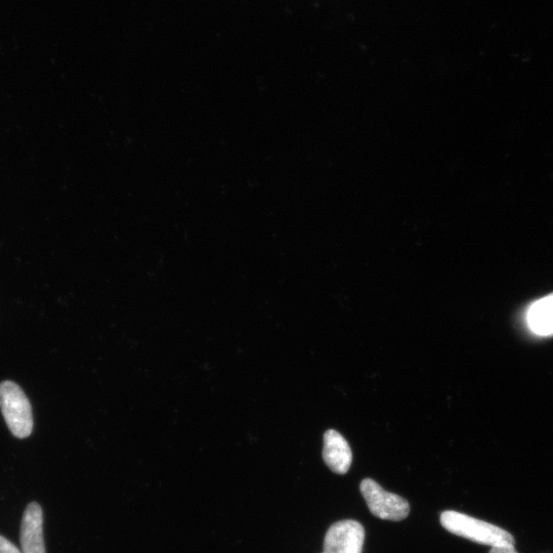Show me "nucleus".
<instances>
[{"label": "nucleus", "mask_w": 553, "mask_h": 553, "mask_svg": "<svg viewBox=\"0 0 553 553\" xmlns=\"http://www.w3.org/2000/svg\"><path fill=\"white\" fill-rule=\"evenodd\" d=\"M441 524L454 535L491 547L516 544L514 536L502 528L453 510L441 515Z\"/></svg>", "instance_id": "f257e3e1"}, {"label": "nucleus", "mask_w": 553, "mask_h": 553, "mask_svg": "<svg viewBox=\"0 0 553 553\" xmlns=\"http://www.w3.org/2000/svg\"><path fill=\"white\" fill-rule=\"evenodd\" d=\"M0 408L12 434L28 438L33 431L31 404L22 389L13 381L0 384Z\"/></svg>", "instance_id": "f03ea898"}, {"label": "nucleus", "mask_w": 553, "mask_h": 553, "mask_svg": "<svg viewBox=\"0 0 553 553\" xmlns=\"http://www.w3.org/2000/svg\"><path fill=\"white\" fill-rule=\"evenodd\" d=\"M361 493L370 512L381 520L399 522L410 514V504L403 497L390 493L371 479L361 483Z\"/></svg>", "instance_id": "7ed1b4c3"}, {"label": "nucleus", "mask_w": 553, "mask_h": 553, "mask_svg": "<svg viewBox=\"0 0 553 553\" xmlns=\"http://www.w3.org/2000/svg\"><path fill=\"white\" fill-rule=\"evenodd\" d=\"M364 540L365 530L359 522L340 521L328 529L324 553H362Z\"/></svg>", "instance_id": "20e7f679"}, {"label": "nucleus", "mask_w": 553, "mask_h": 553, "mask_svg": "<svg viewBox=\"0 0 553 553\" xmlns=\"http://www.w3.org/2000/svg\"><path fill=\"white\" fill-rule=\"evenodd\" d=\"M23 553H47L44 538V512L37 502L25 509L21 525Z\"/></svg>", "instance_id": "39448f33"}, {"label": "nucleus", "mask_w": 553, "mask_h": 553, "mask_svg": "<svg viewBox=\"0 0 553 553\" xmlns=\"http://www.w3.org/2000/svg\"><path fill=\"white\" fill-rule=\"evenodd\" d=\"M323 459L333 473L345 475L349 472L353 453L347 440L338 432L330 430L325 433Z\"/></svg>", "instance_id": "423d86ee"}, {"label": "nucleus", "mask_w": 553, "mask_h": 553, "mask_svg": "<svg viewBox=\"0 0 553 553\" xmlns=\"http://www.w3.org/2000/svg\"><path fill=\"white\" fill-rule=\"evenodd\" d=\"M530 330L540 336L553 334V293L531 305L527 312Z\"/></svg>", "instance_id": "0eeeda50"}, {"label": "nucleus", "mask_w": 553, "mask_h": 553, "mask_svg": "<svg viewBox=\"0 0 553 553\" xmlns=\"http://www.w3.org/2000/svg\"><path fill=\"white\" fill-rule=\"evenodd\" d=\"M0 553H23L15 544L0 535Z\"/></svg>", "instance_id": "6e6552de"}, {"label": "nucleus", "mask_w": 553, "mask_h": 553, "mask_svg": "<svg viewBox=\"0 0 553 553\" xmlns=\"http://www.w3.org/2000/svg\"><path fill=\"white\" fill-rule=\"evenodd\" d=\"M489 553H519L515 546H497L492 547Z\"/></svg>", "instance_id": "1a4fd4ad"}]
</instances>
